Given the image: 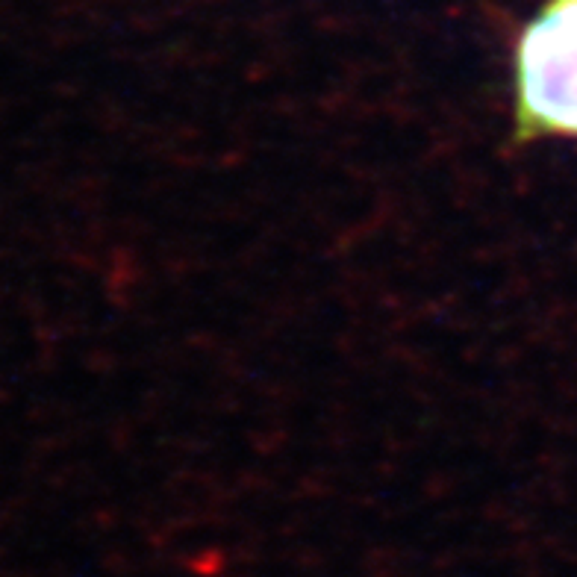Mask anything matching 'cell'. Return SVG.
Returning a JSON list of instances; mask_svg holds the SVG:
<instances>
[{"mask_svg":"<svg viewBox=\"0 0 577 577\" xmlns=\"http://www.w3.org/2000/svg\"><path fill=\"white\" fill-rule=\"evenodd\" d=\"M513 145L577 139V0H545L513 51Z\"/></svg>","mask_w":577,"mask_h":577,"instance_id":"obj_1","label":"cell"}]
</instances>
